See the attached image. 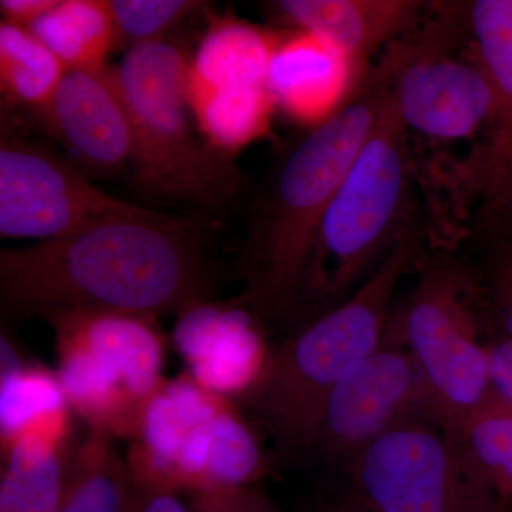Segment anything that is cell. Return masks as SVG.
Segmentation results:
<instances>
[{
    "mask_svg": "<svg viewBox=\"0 0 512 512\" xmlns=\"http://www.w3.org/2000/svg\"><path fill=\"white\" fill-rule=\"evenodd\" d=\"M191 57L174 40L128 47L110 67L133 127V165L138 183L173 200L210 210L227 207L242 190L231 156L192 131L185 82Z\"/></svg>",
    "mask_w": 512,
    "mask_h": 512,
    "instance_id": "277c9868",
    "label": "cell"
},
{
    "mask_svg": "<svg viewBox=\"0 0 512 512\" xmlns=\"http://www.w3.org/2000/svg\"><path fill=\"white\" fill-rule=\"evenodd\" d=\"M121 43L144 45L165 39L168 30L201 8L195 0H110Z\"/></svg>",
    "mask_w": 512,
    "mask_h": 512,
    "instance_id": "d4e9b609",
    "label": "cell"
},
{
    "mask_svg": "<svg viewBox=\"0 0 512 512\" xmlns=\"http://www.w3.org/2000/svg\"><path fill=\"white\" fill-rule=\"evenodd\" d=\"M261 322L232 299L202 302L178 315L174 340L201 387L222 397L247 396L264 373L268 349Z\"/></svg>",
    "mask_w": 512,
    "mask_h": 512,
    "instance_id": "4fadbf2b",
    "label": "cell"
},
{
    "mask_svg": "<svg viewBox=\"0 0 512 512\" xmlns=\"http://www.w3.org/2000/svg\"><path fill=\"white\" fill-rule=\"evenodd\" d=\"M131 476L113 439L90 430L67 458L57 512H126Z\"/></svg>",
    "mask_w": 512,
    "mask_h": 512,
    "instance_id": "44dd1931",
    "label": "cell"
},
{
    "mask_svg": "<svg viewBox=\"0 0 512 512\" xmlns=\"http://www.w3.org/2000/svg\"><path fill=\"white\" fill-rule=\"evenodd\" d=\"M126 512H192L175 491L131 478L130 501Z\"/></svg>",
    "mask_w": 512,
    "mask_h": 512,
    "instance_id": "4316f807",
    "label": "cell"
},
{
    "mask_svg": "<svg viewBox=\"0 0 512 512\" xmlns=\"http://www.w3.org/2000/svg\"><path fill=\"white\" fill-rule=\"evenodd\" d=\"M55 330L59 376L70 409L111 439L133 440L138 414L163 382L164 342L154 320L62 312Z\"/></svg>",
    "mask_w": 512,
    "mask_h": 512,
    "instance_id": "8992f818",
    "label": "cell"
},
{
    "mask_svg": "<svg viewBox=\"0 0 512 512\" xmlns=\"http://www.w3.org/2000/svg\"><path fill=\"white\" fill-rule=\"evenodd\" d=\"M285 19L342 53L365 79L367 62L383 46L409 35L427 3L416 0H281Z\"/></svg>",
    "mask_w": 512,
    "mask_h": 512,
    "instance_id": "9a60e30c",
    "label": "cell"
},
{
    "mask_svg": "<svg viewBox=\"0 0 512 512\" xmlns=\"http://www.w3.org/2000/svg\"><path fill=\"white\" fill-rule=\"evenodd\" d=\"M67 69L29 29L0 25V86L12 106L39 109L55 96Z\"/></svg>",
    "mask_w": 512,
    "mask_h": 512,
    "instance_id": "603a6c76",
    "label": "cell"
},
{
    "mask_svg": "<svg viewBox=\"0 0 512 512\" xmlns=\"http://www.w3.org/2000/svg\"><path fill=\"white\" fill-rule=\"evenodd\" d=\"M493 296L503 328L512 340V248L504 251L494 266Z\"/></svg>",
    "mask_w": 512,
    "mask_h": 512,
    "instance_id": "f1b7e54d",
    "label": "cell"
},
{
    "mask_svg": "<svg viewBox=\"0 0 512 512\" xmlns=\"http://www.w3.org/2000/svg\"><path fill=\"white\" fill-rule=\"evenodd\" d=\"M427 414L439 424L436 402L423 370L407 348L380 345L330 394L311 461L349 466L383 433Z\"/></svg>",
    "mask_w": 512,
    "mask_h": 512,
    "instance_id": "30bf717a",
    "label": "cell"
},
{
    "mask_svg": "<svg viewBox=\"0 0 512 512\" xmlns=\"http://www.w3.org/2000/svg\"><path fill=\"white\" fill-rule=\"evenodd\" d=\"M66 444L23 434L3 448L0 512H57L66 474Z\"/></svg>",
    "mask_w": 512,
    "mask_h": 512,
    "instance_id": "d6986e66",
    "label": "cell"
},
{
    "mask_svg": "<svg viewBox=\"0 0 512 512\" xmlns=\"http://www.w3.org/2000/svg\"><path fill=\"white\" fill-rule=\"evenodd\" d=\"M490 512H508L505 511L504 508H501L500 505H497V507L493 508Z\"/></svg>",
    "mask_w": 512,
    "mask_h": 512,
    "instance_id": "d6a6232c",
    "label": "cell"
},
{
    "mask_svg": "<svg viewBox=\"0 0 512 512\" xmlns=\"http://www.w3.org/2000/svg\"><path fill=\"white\" fill-rule=\"evenodd\" d=\"M454 444L478 483L498 500L512 497V406L491 392L473 410Z\"/></svg>",
    "mask_w": 512,
    "mask_h": 512,
    "instance_id": "7402d4cb",
    "label": "cell"
},
{
    "mask_svg": "<svg viewBox=\"0 0 512 512\" xmlns=\"http://www.w3.org/2000/svg\"><path fill=\"white\" fill-rule=\"evenodd\" d=\"M490 389L512 406V340L503 339L488 346Z\"/></svg>",
    "mask_w": 512,
    "mask_h": 512,
    "instance_id": "83f0119b",
    "label": "cell"
},
{
    "mask_svg": "<svg viewBox=\"0 0 512 512\" xmlns=\"http://www.w3.org/2000/svg\"><path fill=\"white\" fill-rule=\"evenodd\" d=\"M318 512H373L367 508L355 493L339 495L333 500H326L320 503Z\"/></svg>",
    "mask_w": 512,
    "mask_h": 512,
    "instance_id": "4dcf8cb0",
    "label": "cell"
},
{
    "mask_svg": "<svg viewBox=\"0 0 512 512\" xmlns=\"http://www.w3.org/2000/svg\"><path fill=\"white\" fill-rule=\"evenodd\" d=\"M504 215L505 217L508 218V221H510V225L512 228V204L510 205V207H508V210L504 212Z\"/></svg>",
    "mask_w": 512,
    "mask_h": 512,
    "instance_id": "1f68e13d",
    "label": "cell"
},
{
    "mask_svg": "<svg viewBox=\"0 0 512 512\" xmlns=\"http://www.w3.org/2000/svg\"><path fill=\"white\" fill-rule=\"evenodd\" d=\"M281 39L282 35L245 20L229 16L212 20L191 57L185 90L268 87L269 67Z\"/></svg>",
    "mask_w": 512,
    "mask_h": 512,
    "instance_id": "e0dca14e",
    "label": "cell"
},
{
    "mask_svg": "<svg viewBox=\"0 0 512 512\" xmlns=\"http://www.w3.org/2000/svg\"><path fill=\"white\" fill-rule=\"evenodd\" d=\"M200 221L137 210L64 237L0 251L3 315L113 313L154 320L211 301L215 269Z\"/></svg>",
    "mask_w": 512,
    "mask_h": 512,
    "instance_id": "6da1fadb",
    "label": "cell"
},
{
    "mask_svg": "<svg viewBox=\"0 0 512 512\" xmlns=\"http://www.w3.org/2000/svg\"><path fill=\"white\" fill-rule=\"evenodd\" d=\"M349 470L353 493L373 512H490L500 505L443 430L421 420L377 437Z\"/></svg>",
    "mask_w": 512,
    "mask_h": 512,
    "instance_id": "9c48e42d",
    "label": "cell"
},
{
    "mask_svg": "<svg viewBox=\"0 0 512 512\" xmlns=\"http://www.w3.org/2000/svg\"><path fill=\"white\" fill-rule=\"evenodd\" d=\"M360 83L355 67L342 53L305 30L282 36L268 74L276 106L315 127L333 116Z\"/></svg>",
    "mask_w": 512,
    "mask_h": 512,
    "instance_id": "2e32d148",
    "label": "cell"
},
{
    "mask_svg": "<svg viewBox=\"0 0 512 512\" xmlns=\"http://www.w3.org/2000/svg\"><path fill=\"white\" fill-rule=\"evenodd\" d=\"M57 0H2L3 22L29 29L37 19L55 8Z\"/></svg>",
    "mask_w": 512,
    "mask_h": 512,
    "instance_id": "f546056e",
    "label": "cell"
},
{
    "mask_svg": "<svg viewBox=\"0 0 512 512\" xmlns=\"http://www.w3.org/2000/svg\"><path fill=\"white\" fill-rule=\"evenodd\" d=\"M70 429V406L59 376L40 366L20 365L8 336L2 335V450L23 434H37L67 446Z\"/></svg>",
    "mask_w": 512,
    "mask_h": 512,
    "instance_id": "ac0fdd59",
    "label": "cell"
},
{
    "mask_svg": "<svg viewBox=\"0 0 512 512\" xmlns=\"http://www.w3.org/2000/svg\"><path fill=\"white\" fill-rule=\"evenodd\" d=\"M450 12L423 22L387 46L375 69L407 128L437 140L473 137L487 126L494 92L476 49L457 55L461 19ZM473 45V42H471Z\"/></svg>",
    "mask_w": 512,
    "mask_h": 512,
    "instance_id": "52a82bcc",
    "label": "cell"
},
{
    "mask_svg": "<svg viewBox=\"0 0 512 512\" xmlns=\"http://www.w3.org/2000/svg\"><path fill=\"white\" fill-rule=\"evenodd\" d=\"M192 512H281L261 491L251 485H215L195 491Z\"/></svg>",
    "mask_w": 512,
    "mask_h": 512,
    "instance_id": "484cf974",
    "label": "cell"
},
{
    "mask_svg": "<svg viewBox=\"0 0 512 512\" xmlns=\"http://www.w3.org/2000/svg\"><path fill=\"white\" fill-rule=\"evenodd\" d=\"M107 194L67 157L49 147L5 136L0 146V235L64 237L101 218L137 210Z\"/></svg>",
    "mask_w": 512,
    "mask_h": 512,
    "instance_id": "8fae6325",
    "label": "cell"
},
{
    "mask_svg": "<svg viewBox=\"0 0 512 512\" xmlns=\"http://www.w3.org/2000/svg\"><path fill=\"white\" fill-rule=\"evenodd\" d=\"M420 244L414 224L349 299L272 350L264 373L242 397L268 434L279 466L311 463L330 394L357 363L382 345L394 291Z\"/></svg>",
    "mask_w": 512,
    "mask_h": 512,
    "instance_id": "3957f363",
    "label": "cell"
},
{
    "mask_svg": "<svg viewBox=\"0 0 512 512\" xmlns=\"http://www.w3.org/2000/svg\"><path fill=\"white\" fill-rule=\"evenodd\" d=\"M386 80L367 72L353 96L275 165L252 202L239 258L245 286L234 298L262 323L305 301L320 227L333 195L375 127Z\"/></svg>",
    "mask_w": 512,
    "mask_h": 512,
    "instance_id": "7a4b0ae2",
    "label": "cell"
},
{
    "mask_svg": "<svg viewBox=\"0 0 512 512\" xmlns=\"http://www.w3.org/2000/svg\"><path fill=\"white\" fill-rule=\"evenodd\" d=\"M467 291L466 275L458 269L427 268L403 319L404 343L426 376L440 429L451 443L490 393L488 346L478 338Z\"/></svg>",
    "mask_w": 512,
    "mask_h": 512,
    "instance_id": "ba28073f",
    "label": "cell"
},
{
    "mask_svg": "<svg viewBox=\"0 0 512 512\" xmlns=\"http://www.w3.org/2000/svg\"><path fill=\"white\" fill-rule=\"evenodd\" d=\"M468 30L494 92L487 140L471 164V181L491 210L512 204V0H476L467 6Z\"/></svg>",
    "mask_w": 512,
    "mask_h": 512,
    "instance_id": "5bb4252c",
    "label": "cell"
},
{
    "mask_svg": "<svg viewBox=\"0 0 512 512\" xmlns=\"http://www.w3.org/2000/svg\"><path fill=\"white\" fill-rule=\"evenodd\" d=\"M32 111L87 177H109L131 163L133 127L110 67L67 70L52 100Z\"/></svg>",
    "mask_w": 512,
    "mask_h": 512,
    "instance_id": "7c38bea8",
    "label": "cell"
},
{
    "mask_svg": "<svg viewBox=\"0 0 512 512\" xmlns=\"http://www.w3.org/2000/svg\"><path fill=\"white\" fill-rule=\"evenodd\" d=\"M413 225L409 128L387 90L375 127L323 218L305 299L345 295Z\"/></svg>",
    "mask_w": 512,
    "mask_h": 512,
    "instance_id": "5b68a950",
    "label": "cell"
},
{
    "mask_svg": "<svg viewBox=\"0 0 512 512\" xmlns=\"http://www.w3.org/2000/svg\"><path fill=\"white\" fill-rule=\"evenodd\" d=\"M266 471L268 460L254 430L245 423L244 417L229 400L211 420L205 488L251 485Z\"/></svg>",
    "mask_w": 512,
    "mask_h": 512,
    "instance_id": "cb8c5ba5",
    "label": "cell"
},
{
    "mask_svg": "<svg viewBox=\"0 0 512 512\" xmlns=\"http://www.w3.org/2000/svg\"><path fill=\"white\" fill-rule=\"evenodd\" d=\"M29 30L67 70L104 69L120 43L109 0H57Z\"/></svg>",
    "mask_w": 512,
    "mask_h": 512,
    "instance_id": "ffe728a7",
    "label": "cell"
}]
</instances>
